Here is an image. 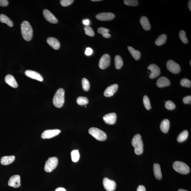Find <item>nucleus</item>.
<instances>
[{
    "instance_id": "cd10ccee",
    "label": "nucleus",
    "mask_w": 191,
    "mask_h": 191,
    "mask_svg": "<svg viewBox=\"0 0 191 191\" xmlns=\"http://www.w3.org/2000/svg\"><path fill=\"white\" fill-rule=\"evenodd\" d=\"M167 36L165 34H162L156 40L155 44L156 45L160 46L166 43L167 40Z\"/></svg>"
},
{
    "instance_id": "473e14b6",
    "label": "nucleus",
    "mask_w": 191,
    "mask_h": 191,
    "mask_svg": "<svg viewBox=\"0 0 191 191\" xmlns=\"http://www.w3.org/2000/svg\"><path fill=\"white\" fill-rule=\"evenodd\" d=\"M82 84L83 90L85 91H88L90 88V84L88 80L83 78L82 80Z\"/></svg>"
},
{
    "instance_id": "6e6552de",
    "label": "nucleus",
    "mask_w": 191,
    "mask_h": 191,
    "mask_svg": "<svg viewBox=\"0 0 191 191\" xmlns=\"http://www.w3.org/2000/svg\"><path fill=\"white\" fill-rule=\"evenodd\" d=\"M110 57L108 54H105L101 57L99 62V67L101 69L104 70L110 66Z\"/></svg>"
},
{
    "instance_id": "f03ea898",
    "label": "nucleus",
    "mask_w": 191,
    "mask_h": 191,
    "mask_svg": "<svg viewBox=\"0 0 191 191\" xmlns=\"http://www.w3.org/2000/svg\"><path fill=\"white\" fill-rule=\"evenodd\" d=\"M132 144L135 148V153L137 155H140L143 152V144L141 135H135L132 141Z\"/></svg>"
},
{
    "instance_id": "3c124183",
    "label": "nucleus",
    "mask_w": 191,
    "mask_h": 191,
    "mask_svg": "<svg viewBox=\"0 0 191 191\" xmlns=\"http://www.w3.org/2000/svg\"><path fill=\"white\" fill-rule=\"evenodd\" d=\"M190 65L191 66V61H190Z\"/></svg>"
},
{
    "instance_id": "1a4fd4ad",
    "label": "nucleus",
    "mask_w": 191,
    "mask_h": 191,
    "mask_svg": "<svg viewBox=\"0 0 191 191\" xmlns=\"http://www.w3.org/2000/svg\"><path fill=\"white\" fill-rule=\"evenodd\" d=\"M103 184L104 188L108 191H114L116 188V183L114 181L110 180L107 178L103 179Z\"/></svg>"
},
{
    "instance_id": "393cba45",
    "label": "nucleus",
    "mask_w": 191,
    "mask_h": 191,
    "mask_svg": "<svg viewBox=\"0 0 191 191\" xmlns=\"http://www.w3.org/2000/svg\"><path fill=\"white\" fill-rule=\"evenodd\" d=\"M0 22L7 24L10 27H12L14 25L12 21L4 14H0Z\"/></svg>"
},
{
    "instance_id": "423d86ee",
    "label": "nucleus",
    "mask_w": 191,
    "mask_h": 191,
    "mask_svg": "<svg viewBox=\"0 0 191 191\" xmlns=\"http://www.w3.org/2000/svg\"><path fill=\"white\" fill-rule=\"evenodd\" d=\"M58 159L57 157L49 158L45 162L44 167L45 171L50 172L55 169L58 165Z\"/></svg>"
},
{
    "instance_id": "6ab92c4d",
    "label": "nucleus",
    "mask_w": 191,
    "mask_h": 191,
    "mask_svg": "<svg viewBox=\"0 0 191 191\" xmlns=\"http://www.w3.org/2000/svg\"><path fill=\"white\" fill-rule=\"evenodd\" d=\"M6 83L11 87L16 88L18 87V84L15 78L13 76L8 74L6 76L5 78Z\"/></svg>"
},
{
    "instance_id": "2f4dec72",
    "label": "nucleus",
    "mask_w": 191,
    "mask_h": 191,
    "mask_svg": "<svg viewBox=\"0 0 191 191\" xmlns=\"http://www.w3.org/2000/svg\"><path fill=\"white\" fill-rule=\"evenodd\" d=\"M76 102L78 104L83 106L89 103V100L87 97L80 96L77 98Z\"/></svg>"
},
{
    "instance_id": "c9c22d12",
    "label": "nucleus",
    "mask_w": 191,
    "mask_h": 191,
    "mask_svg": "<svg viewBox=\"0 0 191 191\" xmlns=\"http://www.w3.org/2000/svg\"><path fill=\"white\" fill-rule=\"evenodd\" d=\"M179 37L182 42L184 44H187L188 42V40L186 36V33L184 30H181L179 32Z\"/></svg>"
},
{
    "instance_id": "c85d7f7f",
    "label": "nucleus",
    "mask_w": 191,
    "mask_h": 191,
    "mask_svg": "<svg viewBox=\"0 0 191 191\" xmlns=\"http://www.w3.org/2000/svg\"><path fill=\"white\" fill-rule=\"evenodd\" d=\"M97 32L103 36V37L108 38L111 37L110 34L108 33L110 32V30L106 28L103 27L99 28L97 30Z\"/></svg>"
},
{
    "instance_id": "7ed1b4c3",
    "label": "nucleus",
    "mask_w": 191,
    "mask_h": 191,
    "mask_svg": "<svg viewBox=\"0 0 191 191\" xmlns=\"http://www.w3.org/2000/svg\"><path fill=\"white\" fill-rule=\"evenodd\" d=\"M64 90L59 89L57 91L53 99V103L55 107L60 108L64 105Z\"/></svg>"
},
{
    "instance_id": "58836bf2",
    "label": "nucleus",
    "mask_w": 191,
    "mask_h": 191,
    "mask_svg": "<svg viewBox=\"0 0 191 191\" xmlns=\"http://www.w3.org/2000/svg\"><path fill=\"white\" fill-rule=\"evenodd\" d=\"M181 85L182 87H190L191 86V82L190 80L184 78L181 79L180 82Z\"/></svg>"
},
{
    "instance_id": "ea45409f",
    "label": "nucleus",
    "mask_w": 191,
    "mask_h": 191,
    "mask_svg": "<svg viewBox=\"0 0 191 191\" xmlns=\"http://www.w3.org/2000/svg\"><path fill=\"white\" fill-rule=\"evenodd\" d=\"M74 1L73 0H61L60 1V4L63 7H67L71 5Z\"/></svg>"
},
{
    "instance_id": "412c9836",
    "label": "nucleus",
    "mask_w": 191,
    "mask_h": 191,
    "mask_svg": "<svg viewBox=\"0 0 191 191\" xmlns=\"http://www.w3.org/2000/svg\"><path fill=\"white\" fill-rule=\"evenodd\" d=\"M141 25L145 30H149L151 28L150 24L148 19L146 16H143L141 17L140 20Z\"/></svg>"
},
{
    "instance_id": "ddd939ff",
    "label": "nucleus",
    "mask_w": 191,
    "mask_h": 191,
    "mask_svg": "<svg viewBox=\"0 0 191 191\" xmlns=\"http://www.w3.org/2000/svg\"><path fill=\"white\" fill-rule=\"evenodd\" d=\"M43 14L46 20L51 23L55 24L58 23V20L54 15L48 10H44Z\"/></svg>"
},
{
    "instance_id": "4c0bfd02",
    "label": "nucleus",
    "mask_w": 191,
    "mask_h": 191,
    "mask_svg": "<svg viewBox=\"0 0 191 191\" xmlns=\"http://www.w3.org/2000/svg\"><path fill=\"white\" fill-rule=\"evenodd\" d=\"M165 107L168 110H172L175 109V105L172 101H168L165 102Z\"/></svg>"
},
{
    "instance_id": "9d476101",
    "label": "nucleus",
    "mask_w": 191,
    "mask_h": 191,
    "mask_svg": "<svg viewBox=\"0 0 191 191\" xmlns=\"http://www.w3.org/2000/svg\"><path fill=\"white\" fill-rule=\"evenodd\" d=\"M61 133L58 129L47 130L44 131L41 135L43 139H50L56 136Z\"/></svg>"
},
{
    "instance_id": "72a5a7b5",
    "label": "nucleus",
    "mask_w": 191,
    "mask_h": 191,
    "mask_svg": "<svg viewBox=\"0 0 191 191\" xmlns=\"http://www.w3.org/2000/svg\"><path fill=\"white\" fill-rule=\"evenodd\" d=\"M143 101L145 108L147 110H150L152 108V107L151 106L150 99L147 96L145 95L143 97Z\"/></svg>"
},
{
    "instance_id": "7c9ffc66",
    "label": "nucleus",
    "mask_w": 191,
    "mask_h": 191,
    "mask_svg": "<svg viewBox=\"0 0 191 191\" xmlns=\"http://www.w3.org/2000/svg\"><path fill=\"white\" fill-rule=\"evenodd\" d=\"M72 161L74 162H77L80 158V154L78 150H73L71 153Z\"/></svg>"
},
{
    "instance_id": "aec40b11",
    "label": "nucleus",
    "mask_w": 191,
    "mask_h": 191,
    "mask_svg": "<svg viewBox=\"0 0 191 191\" xmlns=\"http://www.w3.org/2000/svg\"><path fill=\"white\" fill-rule=\"evenodd\" d=\"M170 81L167 78L162 76L156 82V85L158 87H167L170 85Z\"/></svg>"
},
{
    "instance_id": "f8f14e48",
    "label": "nucleus",
    "mask_w": 191,
    "mask_h": 191,
    "mask_svg": "<svg viewBox=\"0 0 191 191\" xmlns=\"http://www.w3.org/2000/svg\"><path fill=\"white\" fill-rule=\"evenodd\" d=\"M8 186L14 188H19L21 186L20 177L19 175H15L11 176L9 179Z\"/></svg>"
},
{
    "instance_id": "4be33fe9",
    "label": "nucleus",
    "mask_w": 191,
    "mask_h": 191,
    "mask_svg": "<svg viewBox=\"0 0 191 191\" xmlns=\"http://www.w3.org/2000/svg\"><path fill=\"white\" fill-rule=\"evenodd\" d=\"M153 171L154 176L158 180L162 178V175L161 168L159 164H154L153 165Z\"/></svg>"
},
{
    "instance_id": "9b49d317",
    "label": "nucleus",
    "mask_w": 191,
    "mask_h": 191,
    "mask_svg": "<svg viewBox=\"0 0 191 191\" xmlns=\"http://www.w3.org/2000/svg\"><path fill=\"white\" fill-rule=\"evenodd\" d=\"M148 69L151 72L149 76L150 79H154L160 75V69L156 65L154 64H151L148 67Z\"/></svg>"
},
{
    "instance_id": "a18cd8bd",
    "label": "nucleus",
    "mask_w": 191,
    "mask_h": 191,
    "mask_svg": "<svg viewBox=\"0 0 191 191\" xmlns=\"http://www.w3.org/2000/svg\"><path fill=\"white\" fill-rule=\"evenodd\" d=\"M137 191H146V189L144 186L139 185L137 189Z\"/></svg>"
},
{
    "instance_id": "8fccbe9b",
    "label": "nucleus",
    "mask_w": 191,
    "mask_h": 191,
    "mask_svg": "<svg viewBox=\"0 0 191 191\" xmlns=\"http://www.w3.org/2000/svg\"><path fill=\"white\" fill-rule=\"evenodd\" d=\"M91 1H101V0H92Z\"/></svg>"
},
{
    "instance_id": "49530a36",
    "label": "nucleus",
    "mask_w": 191,
    "mask_h": 191,
    "mask_svg": "<svg viewBox=\"0 0 191 191\" xmlns=\"http://www.w3.org/2000/svg\"><path fill=\"white\" fill-rule=\"evenodd\" d=\"M55 191H67L64 188H61V187H60V188H57L56 189V190Z\"/></svg>"
},
{
    "instance_id": "a211bd4d",
    "label": "nucleus",
    "mask_w": 191,
    "mask_h": 191,
    "mask_svg": "<svg viewBox=\"0 0 191 191\" xmlns=\"http://www.w3.org/2000/svg\"><path fill=\"white\" fill-rule=\"evenodd\" d=\"M47 42L51 47L56 50L60 48V42L56 38L53 37L48 38L47 39Z\"/></svg>"
},
{
    "instance_id": "20e7f679",
    "label": "nucleus",
    "mask_w": 191,
    "mask_h": 191,
    "mask_svg": "<svg viewBox=\"0 0 191 191\" xmlns=\"http://www.w3.org/2000/svg\"><path fill=\"white\" fill-rule=\"evenodd\" d=\"M173 167L175 170L182 174H187L190 173V169L189 166L184 162L175 161L174 162Z\"/></svg>"
},
{
    "instance_id": "2eb2a0df",
    "label": "nucleus",
    "mask_w": 191,
    "mask_h": 191,
    "mask_svg": "<svg viewBox=\"0 0 191 191\" xmlns=\"http://www.w3.org/2000/svg\"><path fill=\"white\" fill-rule=\"evenodd\" d=\"M25 75L29 78L37 80L39 81H43V78L38 73L31 70H27L25 72Z\"/></svg>"
},
{
    "instance_id": "5701e85b",
    "label": "nucleus",
    "mask_w": 191,
    "mask_h": 191,
    "mask_svg": "<svg viewBox=\"0 0 191 191\" xmlns=\"http://www.w3.org/2000/svg\"><path fill=\"white\" fill-rule=\"evenodd\" d=\"M15 159L14 156H4L1 158V162L2 165H7L13 163Z\"/></svg>"
},
{
    "instance_id": "f704fd0d",
    "label": "nucleus",
    "mask_w": 191,
    "mask_h": 191,
    "mask_svg": "<svg viewBox=\"0 0 191 191\" xmlns=\"http://www.w3.org/2000/svg\"><path fill=\"white\" fill-rule=\"evenodd\" d=\"M85 33L87 35L93 37L95 35V33L93 29L90 26H85L84 28Z\"/></svg>"
},
{
    "instance_id": "dca6fc26",
    "label": "nucleus",
    "mask_w": 191,
    "mask_h": 191,
    "mask_svg": "<svg viewBox=\"0 0 191 191\" xmlns=\"http://www.w3.org/2000/svg\"><path fill=\"white\" fill-rule=\"evenodd\" d=\"M116 118V114L114 113H112L106 114L103 117V119L105 123L109 125H113L115 123Z\"/></svg>"
},
{
    "instance_id": "a878e982",
    "label": "nucleus",
    "mask_w": 191,
    "mask_h": 191,
    "mask_svg": "<svg viewBox=\"0 0 191 191\" xmlns=\"http://www.w3.org/2000/svg\"><path fill=\"white\" fill-rule=\"evenodd\" d=\"M128 49L129 50L130 53L135 60H138L140 58L141 53L139 51L137 50L132 47L130 46L128 47Z\"/></svg>"
},
{
    "instance_id": "e433bc0d",
    "label": "nucleus",
    "mask_w": 191,
    "mask_h": 191,
    "mask_svg": "<svg viewBox=\"0 0 191 191\" xmlns=\"http://www.w3.org/2000/svg\"><path fill=\"white\" fill-rule=\"evenodd\" d=\"M124 2L125 5L129 6H137L138 4V1L137 0H125Z\"/></svg>"
},
{
    "instance_id": "37998d69",
    "label": "nucleus",
    "mask_w": 191,
    "mask_h": 191,
    "mask_svg": "<svg viewBox=\"0 0 191 191\" xmlns=\"http://www.w3.org/2000/svg\"><path fill=\"white\" fill-rule=\"evenodd\" d=\"M93 53V50L91 48H87L86 50L85 54L87 56H90Z\"/></svg>"
},
{
    "instance_id": "0eeeda50",
    "label": "nucleus",
    "mask_w": 191,
    "mask_h": 191,
    "mask_svg": "<svg viewBox=\"0 0 191 191\" xmlns=\"http://www.w3.org/2000/svg\"><path fill=\"white\" fill-rule=\"evenodd\" d=\"M167 67L168 70L173 74H178L181 71L180 66L177 63L172 60L168 61Z\"/></svg>"
},
{
    "instance_id": "f257e3e1",
    "label": "nucleus",
    "mask_w": 191,
    "mask_h": 191,
    "mask_svg": "<svg viewBox=\"0 0 191 191\" xmlns=\"http://www.w3.org/2000/svg\"><path fill=\"white\" fill-rule=\"evenodd\" d=\"M21 30L24 39L27 41H31L33 37V30L29 22L24 21L21 24Z\"/></svg>"
},
{
    "instance_id": "c756f323",
    "label": "nucleus",
    "mask_w": 191,
    "mask_h": 191,
    "mask_svg": "<svg viewBox=\"0 0 191 191\" xmlns=\"http://www.w3.org/2000/svg\"><path fill=\"white\" fill-rule=\"evenodd\" d=\"M188 131L186 130L183 131L178 135L177 138V141L179 142H184L188 138Z\"/></svg>"
},
{
    "instance_id": "79ce46f5",
    "label": "nucleus",
    "mask_w": 191,
    "mask_h": 191,
    "mask_svg": "<svg viewBox=\"0 0 191 191\" xmlns=\"http://www.w3.org/2000/svg\"><path fill=\"white\" fill-rule=\"evenodd\" d=\"M9 4V2L7 0H0V6L2 7H6Z\"/></svg>"
},
{
    "instance_id": "603ef678",
    "label": "nucleus",
    "mask_w": 191,
    "mask_h": 191,
    "mask_svg": "<svg viewBox=\"0 0 191 191\" xmlns=\"http://www.w3.org/2000/svg\"><path fill=\"white\" fill-rule=\"evenodd\" d=\"M85 107L87 108V106H85Z\"/></svg>"
},
{
    "instance_id": "39448f33",
    "label": "nucleus",
    "mask_w": 191,
    "mask_h": 191,
    "mask_svg": "<svg viewBox=\"0 0 191 191\" xmlns=\"http://www.w3.org/2000/svg\"><path fill=\"white\" fill-rule=\"evenodd\" d=\"M90 134L99 141L106 140L107 135L106 133L96 127H91L89 130Z\"/></svg>"
},
{
    "instance_id": "de8ad7c7",
    "label": "nucleus",
    "mask_w": 191,
    "mask_h": 191,
    "mask_svg": "<svg viewBox=\"0 0 191 191\" xmlns=\"http://www.w3.org/2000/svg\"><path fill=\"white\" fill-rule=\"evenodd\" d=\"M188 7L190 11H191V1H190L188 3Z\"/></svg>"
},
{
    "instance_id": "b1692460",
    "label": "nucleus",
    "mask_w": 191,
    "mask_h": 191,
    "mask_svg": "<svg viewBox=\"0 0 191 191\" xmlns=\"http://www.w3.org/2000/svg\"><path fill=\"white\" fill-rule=\"evenodd\" d=\"M170 123L169 120L165 119L161 122L160 128L162 132L167 133L169 130Z\"/></svg>"
},
{
    "instance_id": "4468645a",
    "label": "nucleus",
    "mask_w": 191,
    "mask_h": 191,
    "mask_svg": "<svg viewBox=\"0 0 191 191\" xmlns=\"http://www.w3.org/2000/svg\"><path fill=\"white\" fill-rule=\"evenodd\" d=\"M115 16L114 14L112 13H102L96 15V18L99 20L108 21L113 19Z\"/></svg>"
},
{
    "instance_id": "bb28decb",
    "label": "nucleus",
    "mask_w": 191,
    "mask_h": 191,
    "mask_svg": "<svg viewBox=\"0 0 191 191\" xmlns=\"http://www.w3.org/2000/svg\"><path fill=\"white\" fill-rule=\"evenodd\" d=\"M115 65L116 69L119 70L123 65V59L119 55H116L114 58Z\"/></svg>"
},
{
    "instance_id": "a19ab883",
    "label": "nucleus",
    "mask_w": 191,
    "mask_h": 191,
    "mask_svg": "<svg viewBox=\"0 0 191 191\" xmlns=\"http://www.w3.org/2000/svg\"><path fill=\"white\" fill-rule=\"evenodd\" d=\"M183 102L184 104H191V96H188L184 97L183 98Z\"/></svg>"
},
{
    "instance_id": "c03bdc74",
    "label": "nucleus",
    "mask_w": 191,
    "mask_h": 191,
    "mask_svg": "<svg viewBox=\"0 0 191 191\" xmlns=\"http://www.w3.org/2000/svg\"><path fill=\"white\" fill-rule=\"evenodd\" d=\"M83 23L85 26H89L90 24V21L88 19H86L83 21Z\"/></svg>"
},
{
    "instance_id": "f3484780",
    "label": "nucleus",
    "mask_w": 191,
    "mask_h": 191,
    "mask_svg": "<svg viewBox=\"0 0 191 191\" xmlns=\"http://www.w3.org/2000/svg\"><path fill=\"white\" fill-rule=\"evenodd\" d=\"M118 86L117 84H114L108 87L104 92V94L106 97L113 96L117 91Z\"/></svg>"
},
{
    "instance_id": "09e8293b",
    "label": "nucleus",
    "mask_w": 191,
    "mask_h": 191,
    "mask_svg": "<svg viewBox=\"0 0 191 191\" xmlns=\"http://www.w3.org/2000/svg\"><path fill=\"white\" fill-rule=\"evenodd\" d=\"M178 191H188L185 190H183V189H179V190H178Z\"/></svg>"
}]
</instances>
